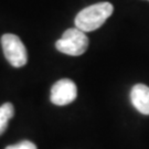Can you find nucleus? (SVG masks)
I'll use <instances>...</instances> for the list:
<instances>
[{
  "instance_id": "obj_5",
  "label": "nucleus",
  "mask_w": 149,
  "mask_h": 149,
  "mask_svg": "<svg viewBox=\"0 0 149 149\" xmlns=\"http://www.w3.org/2000/svg\"><path fill=\"white\" fill-rule=\"evenodd\" d=\"M130 100L139 113L149 115V87L144 84H136L130 92Z\"/></svg>"
},
{
  "instance_id": "obj_3",
  "label": "nucleus",
  "mask_w": 149,
  "mask_h": 149,
  "mask_svg": "<svg viewBox=\"0 0 149 149\" xmlns=\"http://www.w3.org/2000/svg\"><path fill=\"white\" fill-rule=\"evenodd\" d=\"M1 45L6 59L15 68H21L28 62V53L20 38L15 34H3L1 38Z\"/></svg>"
},
{
  "instance_id": "obj_2",
  "label": "nucleus",
  "mask_w": 149,
  "mask_h": 149,
  "mask_svg": "<svg viewBox=\"0 0 149 149\" xmlns=\"http://www.w3.org/2000/svg\"><path fill=\"white\" fill-rule=\"evenodd\" d=\"M55 48L61 53L79 56L85 53L88 48V38L86 37L85 32L80 29L71 28L64 32L63 36L56 41Z\"/></svg>"
},
{
  "instance_id": "obj_1",
  "label": "nucleus",
  "mask_w": 149,
  "mask_h": 149,
  "mask_svg": "<svg viewBox=\"0 0 149 149\" xmlns=\"http://www.w3.org/2000/svg\"><path fill=\"white\" fill-rule=\"evenodd\" d=\"M114 7L109 2H98L81 10L75 18V27L83 32H91L101 28L112 16Z\"/></svg>"
},
{
  "instance_id": "obj_4",
  "label": "nucleus",
  "mask_w": 149,
  "mask_h": 149,
  "mask_svg": "<svg viewBox=\"0 0 149 149\" xmlns=\"http://www.w3.org/2000/svg\"><path fill=\"white\" fill-rule=\"evenodd\" d=\"M77 96V87L72 80L63 79L58 82L51 88V102L54 105L64 106L74 102Z\"/></svg>"
},
{
  "instance_id": "obj_7",
  "label": "nucleus",
  "mask_w": 149,
  "mask_h": 149,
  "mask_svg": "<svg viewBox=\"0 0 149 149\" xmlns=\"http://www.w3.org/2000/svg\"><path fill=\"white\" fill-rule=\"evenodd\" d=\"M6 149H38L37 146L29 141V140H23V141H20L18 144L11 145V146H8Z\"/></svg>"
},
{
  "instance_id": "obj_6",
  "label": "nucleus",
  "mask_w": 149,
  "mask_h": 149,
  "mask_svg": "<svg viewBox=\"0 0 149 149\" xmlns=\"http://www.w3.org/2000/svg\"><path fill=\"white\" fill-rule=\"evenodd\" d=\"M15 114L13 105L10 103H5L3 105L0 106V135L6 132L8 127V123Z\"/></svg>"
}]
</instances>
